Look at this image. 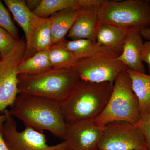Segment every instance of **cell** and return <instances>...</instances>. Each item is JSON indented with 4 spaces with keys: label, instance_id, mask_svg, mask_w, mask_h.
<instances>
[{
    "label": "cell",
    "instance_id": "f1b7e54d",
    "mask_svg": "<svg viewBox=\"0 0 150 150\" xmlns=\"http://www.w3.org/2000/svg\"><path fill=\"white\" fill-rule=\"evenodd\" d=\"M0 150H9L4 140L2 131H0Z\"/></svg>",
    "mask_w": 150,
    "mask_h": 150
},
{
    "label": "cell",
    "instance_id": "7a4b0ae2",
    "mask_svg": "<svg viewBox=\"0 0 150 150\" xmlns=\"http://www.w3.org/2000/svg\"><path fill=\"white\" fill-rule=\"evenodd\" d=\"M113 83H94L80 80L60 106L66 123L93 121L104 110Z\"/></svg>",
    "mask_w": 150,
    "mask_h": 150
},
{
    "label": "cell",
    "instance_id": "6da1fadb",
    "mask_svg": "<svg viewBox=\"0 0 150 150\" xmlns=\"http://www.w3.org/2000/svg\"><path fill=\"white\" fill-rule=\"evenodd\" d=\"M9 113L26 126L37 131H47L63 138L67 123L60 102L40 97L19 93Z\"/></svg>",
    "mask_w": 150,
    "mask_h": 150
},
{
    "label": "cell",
    "instance_id": "cb8c5ba5",
    "mask_svg": "<svg viewBox=\"0 0 150 150\" xmlns=\"http://www.w3.org/2000/svg\"><path fill=\"white\" fill-rule=\"evenodd\" d=\"M135 125L144 137L148 150H150V112L141 117Z\"/></svg>",
    "mask_w": 150,
    "mask_h": 150
},
{
    "label": "cell",
    "instance_id": "484cf974",
    "mask_svg": "<svg viewBox=\"0 0 150 150\" xmlns=\"http://www.w3.org/2000/svg\"><path fill=\"white\" fill-rule=\"evenodd\" d=\"M25 1L27 7L33 12L40 4L41 0H28Z\"/></svg>",
    "mask_w": 150,
    "mask_h": 150
},
{
    "label": "cell",
    "instance_id": "d4e9b609",
    "mask_svg": "<svg viewBox=\"0 0 150 150\" xmlns=\"http://www.w3.org/2000/svg\"><path fill=\"white\" fill-rule=\"evenodd\" d=\"M142 60L147 65L149 71V75H150V40H146L144 43L142 52Z\"/></svg>",
    "mask_w": 150,
    "mask_h": 150
},
{
    "label": "cell",
    "instance_id": "603a6c76",
    "mask_svg": "<svg viewBox=\"0 0 150 150\" xmlns=\"http://www.w3.org/2000/svg\"><path fill=\"white\" fill-rule=\"evenodd\" d=\"M18 40L6 30L0 27V56L1 58L12 51Z\"/></svg>",
    "mask_w": 150,
    "mask_h": 150
},
{
    "label": "cell",
    "instance_id": "9c48e42d",
    "mask_svg": "<svg viewBox=\"0 0 150 150\" xmlns=\"http://www.w3.org/2000/svg\"><path fill=\"white\" fill-rule=\"evenodd\" d=\"M2 132L9 150H66L64 142L49 146L43 132L31 127L26 126L23 131H19L11 115L4 123Z\"/></svg>",
    "mask_w": 150,
    "mask_h": 150
},
{
    "label": "cell",
    "instance_id": "8992f818",
    "mask_svg": "<svg viewBox=\"0 0 150 150\" xmlns=\"http://www.w3.org/2000/svg\"><path fill=\"white\" fill-rule=\"evenodd\" d=\"M120 54L109 51L98 56L77 60L71 67L82 80L94 83H113L119 74L127 69L118 61Z\"/></svg>",
    "mask_w": 150,
    "mask_h": 150
},
{
    "label": "cell",
    "instance_id": "3957f363",
    "mask_svg": "<svg viewBox=\"0 0 150 150\" xmlns=\"http://www.w3.org/2000/svg\"><path fill=\"white\" fill-rule=\"evenodd\" d=\"M18 79L19 93L61 102L68 96L80 79L71 68H51L35 74L18 75Z\"/></svg>",
    "mask_w": 150,
    "mask_h": 150
},
{
    "label": "cell",
    "instance_id": "7c38bea8",
    "mask_svg": "<svg viewBox=\"0 0 150 150\" xmlns=\"http://www.w3.org/2000/svg\"><path fill=\"white\" fill-rule=\"evenodd\" d=\"M144 43L140 30H133L128 31L122 52L117 58L127 69L146 74L141 57Z\"/></svg>",
    "mask_w": 150,
    "mask_h": 150
},
{
    "label": "cell",
    "instance_id": "277c9868",
    "mask_svg": "<svg viewBox=\"0 0 150 150\" xmlns=\"http://www.w3.org/2000/svg\"><path fill=\"white\" fill-rule=\"evenodd\" d=\"M139 119L138 98L132 88L131 78L126 71H123L114 81L112 92L104 110L93 121L99 126L116 121L135 125Z\"/></svg>",
    "mask_w": 150,
    "mask_h": 150
},
{
    "label": "cell",
    "instance_id": "f546056e",
    "mask_svg": "<svg viewBox=\"0 0 150 150\" xmlns=\"http://www.w3.org/2000/svg\"><path fill=\"white\" fill-rule=\"evenodd\" d=\"M96 150H99L98 149H97ZM135 150H148L147 149H137Z\"/></svg>",
    "mask_w": 150,
    "mask_h": 150
},
{
    "label": "cell",
    "instance_id": "44dd1931",
    "mask_svg": "<svg viewBox=\"0 0 150 150\" xmlns=\"http://www.w3.org/2000/svg\"><path fill=\"white\" fill-rule=\"evenodd\" d=\"M64 41L54 43L48 49L49 60L53 69H70L77 61L66 47Z\"/></svg>",
    "mask_w": 150,
    "mask_h": 150
},
{
    "label": "cell",
    "instance_id": "9a60e30c",
    "mask_svg": "<svg viewBox=\"0 0 150 150\" xmlns=\"http://www.w3.org/2000/svg\"><path fill=\"white\" fill-rule=\"evenodd\" d=\"M80 10L68 8L57 12L49 17L52 40L54 43L66 39Z\"/></svg>",
    "mask_w": 150,
    "mask_h": 150
},
{
    "label": "cell",
    "instance_id": "8fae6325",
    "mask_svg": "<svg viewBox=\"0 0 150 150\" xmlns=\"http://www.w3.org/2000/svg\"><path fill=\"white\" fill-rule=\"evenodd\" d=\"M3 1L24 33L26 48L24 60L29 53L33 35L35 28L43 18L38 16L30 11L27 7L24 0H4Z\"/></svg>",
    "mask_w": 150,
    "mask_h": 150
},
{
    "label": "cell",
    "instance_id": "52a82bcc",
    "mask_svg": "<svg viewBox=\"0 0 150 150\" xmlns=\"http://www.w3.org/2000/svg\"><path fill=\"white\" fill-rule=\"evenodd\" d=\"M26 45L18 40L10 53L0 59V112H5L14 103L19 93L18 68L24 59Z\"/></svg>",
    "mask_w": 150,
    "mask_h": 150
},
{
    "label": "cell",
    "instance_id": "ffe728a7",
    "mask_svg": "<svg viewBox=\"0 0 150 150\" xmlns=\"http://www.w3.org/2000/svg\"><path fill=\"white\" fill-rule=\"evenodd\" d=\"M48 50L37 52L33 56L23 60L18 68V75L39 74L51 69Z\"/></svg>",
    "mask_w": 150,
    "mask_h": 150
},
{
    "label": "cell",
    "instance_id": "4dcf8cb0",
    "mask_svg": "<svg viewBox=\"0 0 150 150\" xmlns=\"http://www.w3.org/2000/svg\"><path fill=\"white\" fill-rule=\"evenodd\" d=\"M1 59V56H0V59Z\"/></svg>",
    "mask_w": 150,
    "mask_h": 150
},
{
    "label": "cell",
    "instance_id": "5bb4252c",
    "mask_svg": "<svg viewBox=\"0 0 150 150\" xmlns=\"http://www.w3.org/2000/svg\"><path fill=\"white\" fill-rule=\"evenodd\" d=\"M104 0H41L33 11L38 16L47 18L57 12L68 8L81 10L93 6H100Z\"/></svg>",
    "mask_w": 150,
    "mask_h": 150
},
{
    "label": "cell",
    "instance_id": "7402d4cb",
    "mask_svg": "<svg viewBox=\"0 0 150 150\" xmlns=\"http://www.w3.org/2000/svg\"><path fill=\"white\" fill-rule=\"evenodd\" d=\"M0 27L7 31L17 40H19L18 30L7 8L0 0Z\"/></svg>",
    "mask_w": 150,
    "mask_h": 150
},
{
    "label": "cell",
    "instance_id": "5b68a950",
    "mask_svg": "<svg viewBox=\"0 0 150 150\" xmlns=\"http://www.w3.org/2000/svg\"><path fill=\"white\" fill-rule=\"evenodd\" d=\"M98 23L129 31L150 28L149 0H104L98 9Z\"/></svg>",
    "mask_w": 150,
    "mask_h": 150
},
{
    "label": "cell",
    "instance_id": "ba28073f",
    "mask_svg": "<svg viewBox=\"0 0 150 150\" xmlns=\"http://www.w3.org/2000/svg\"><path fill=\"white\" fill-rule=\"evenodd\" d=\"M147 149L146 140L135 124L116 121L104 126L98 144L99 150Z\"/></svg>",
    "mask_w": 150,
    "mask_h": 150
},
{
    "label": "cell",
    "instance_id": "e0dca14e",
    "mask_svg": "<svg viewBox=\"0 0 150 150\" xmlns=\"http://www.w3.org/2000/svg\"><path fill=\"white\" fill-rule=\"evenodd\" d=\"M131 79L132 88L139 104L140 118L150 112V75L126 70Z\"/></svg>",
    "mask_w": 150,
    "mask_h": 150
},
{
    "label": "cell",
    "instance_id": "4316f807",
    "mask_svg": "<svg viewBox=\"0 0 150 150\" xmlns=\"http://www.w3.org/2000/svg\"><path fill=\"white\" fill-rule=\"evenodd\" d=\"M10 115H11L10 114L8 110H6L2 115H0V131H2L4 123L6 121Z\"/></svg>",
    "mask_w": 150,
    "mask_h": 150
},
{
    "label": "cell",
    "instance_id": "2e32d148",
    "mask_svg": "<svg viewBox=\"0 0 150 150\" xmlns=\"http://www.w3.org/2000/svg\"><path fill=\"white\" fill-rule=\"evenodd\" d=\"M128 31L107 23H98L96 40L100 45L120 54Z\"/></svg>",
    "mask_w": 150,
    "mask_h": 150
},
{
    "label": "cell",
    "instance_id": "ac0fdd59",
    "mask_svg": "<svg viewBox=\"0 0 150 150\" xmlns=\"http://www.w3.org/2000/svg\"><path fill=\"white\" fill-rule=\"evenodd\" d=\"M64 43L77 60L90 58L109 51H114L90 39L67 40ZM115 52V51H114Z\"/></svg>",
    "mask_w": 150,
    "mask_h": 150
},
{
    "label": "cell",
    "instance_id": "30bf717a",
    "mask_svg": "<svg viewBox=\"0 0 150 150\" xmlns=\"http://www.w3.org/2000/svg\"><path fill=\"white\" fill-rule=\"evenodd\" d=\"M104 126L93 121L84 120L67 123L62 139L66 150H96Z\"/></svg>",
    "mask_w": 150,
    "mask_h": 150
},
{
    "label": "cell",
    "instance_id": "d6986e66",
    "mask_svg": "<svg viewBox=\"0 0 150 150\" xmlns=\"http://www.w3.org/2000/svg\"><path fill=\"white\" fill-rule=\"evenodd\" d=\"M54 44L49 18H43L35 28L33 35L29 53L24 60L37 52L48 50Z\"/></svg>",
    "mask_w": 150,
    "mask_h": 150
},
{
    "label": "cell",
    "instance_id": "83f0119b",
    "mask_svg": "<svg viewBox=\"0 0 150 150\" xmlns=\"http://www.w3.org/2000/svg\"><path fill=\"white\" fill-rule=\"evenodd\" d=\"M141 33L143 39L146 40H150V28L142 30Z\"/></svg>",
    "mask_w": 150,
    "mask_h": 150
},
{
    "label": "cell",
    "instance_id": "4fadbf2b",
    "mask_svg": "<svg viewBox=\"0 0 150 150\" xmlns=\"http://www.w3.org/2000/svg\"><path fill=\"white\" fill-rule=\"evenodd\" d=\"M100 6L81 9L67 37L70 40L90 39L96 41V35L98 25V9Z\"/></svg>",
    "mask_w": 150,
    "mask_h": 150
}]
</instances>
